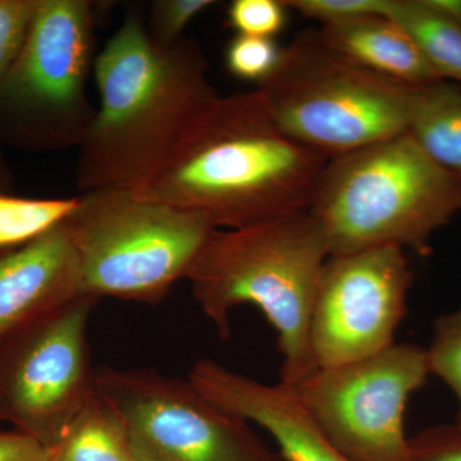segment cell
I'll list each match as a JSON object with an SVG mask.
<instances>
[{"instance_id": "7a4b0ae2", "label": "cell", "mask_w": 461, "mask_h": 461, "mask_svg": "<svg viewBox=\"0 0 461 461\" xmlns=\"http://www.w3.org/2000/svg\"><path fill=\"white\" fill-rule=\"evenodd\" d=\"M208 71L195 39L185 36L172 47H158L147 18L130 12L96 54L99 105L78 147V190L144 186L190 123L220 95Z\"/></svg>"}, {"instance_id": "d4e9b609", "label": "cell", "mask_w": 461, "mask_h": 461, "mask_svg": "<svg viewBox=\"0 0 461 461\" xmlns=\"http://www.w3.org/2000/svg\"><path fill=\"white\" fill-rule=\"evenodd\" d=\"M411 461H461V427L442 424L411 438Z\"/></svg>"}, {"instance_id": "8fae6325", "label": "cell", "mask_w": 461, "mask_h": 461, "mask_svg": "<svg viewBox=\"0 0 461 461\" xmlns=\"http://www.w3.org/2000/svg\"><path fill=\"white\" fill-rule=\"evenodd\" d=\"M411 284L402 249L330 256L312 314L311 344L318 368L357 362L395 344Z\"/></svg>"}, {"instance_id": "9a60e30c", "label": "cell", "mask_w": 461, "mask_h": 461, "mask_svg": "<svg viewBox=\"0 0 461 461\" xmlns=\"http://www.w3.org/2000/svg\"><path fill=\"white\" fill-rule=\"evenodd\" d=\"M408 133L445 171L461 177V86L451 81L417 87Z\"/></svg>"}, {"instance_id": "8992f818", "label": "cell", "mask_w": 461, "mask_h": 461, "mask_svg": "<svg viewBox=\"0 0 461 461\" xmlns=\"http://www.w3.org/2000/svg\"><path fill=\"white\" fill-rule=\"evenodd\" d=\"M66 224L85 295L149 305L187 277L217 230L202 215L121 187L83 194Z\"/></svg>"}, {"instance_id": "cb8c5ba5", "label": "cell", "mask_w": 461, "mask_h": 461, "mask_svg": "<svg viewBox=\"0 0 461 461\" xmlns=\"http://www.w3.org/2000/svg\"><path fill=\"white\" fill-rule=\"evenodd\" d=\"M287 9L318 21L321 26L368 14H388L393 0H282Z\"/></svg>"}, {"instance_id": "52a82bcc", "label": "cell", "mask_w": 461, "mask_h": 461, "mask_svg": "<svg viewBox=\"0 0 461 461\" xmlns=\"http://www.w3.org/2000/svg\"><path fill=\"white\" fill-rule=\"evenodd\" d=\"M95 59L93 3L41 0L23 50L0 81L3 147L78 149L95 115L86 91Z\"/></svg>"}, {"instance_id": "83f0119b", "label": "cell", "mask_w": 461, "mask_h": 461, "mask_svg": "<svg viewBox=\"0 0 461 461\" xmlns=\"http://www.w3.org/2000/svg\"><path fill=\"white\" fill-rule=\"evenodd\" d=\"M2 147V142H0V193L12 194V191H14V175H12L11 168L5 162Z\"/></svg>"}, {"instance_id": "484cf974", "label": "cell", "mask_w": 461, "mask_h": 461, "mask_svg": "<svg viewBox=\"0 0 461 461\" xmlns=\"http://www.w3.org/2000/svg\"><path fill=\"white\" fill-rule=\"evenodd\" d=\"M0 461H48V450L20 430L0 429Z\"/></svg>"}, {"instance_id": "7402d4cb", "label": "cell", "mask_w": 461, "mask_h": 461, "mask_svg": "<svg viewBox=\"0 0 461 461\" xmlns=\"http://www.w3.org/2000/svg\"><path fill=\"white\" fill-rule=\"evenodd\" d=\"M41 0H0V81L23 50Z\"/></svg>"}, {"instance_id": "277c9868", "label": "cell", "mask_w": 461, "mask_h": 461, "mask_svg": "<svg viewBox=\"0 0 461 461\" xmlns=\"http://www.w3.org/2000/svg\"><path fill=\"white\" fill-rule=\"evenodd\" d=\"M308 212L330 256L384 247L427 256L433 235L461 212V177L405 132L330 159Z\"/></svg>"}, {"instance_id": "7c38bea8", "label": "cell", "mask_w": 461, "mask_h": 461, "mask_svg": "<svg viewBox=\"0 0 461 461\" xmlns=\"http://www.w3.org/2000/svg\"><path fill=\"white\" fill-rule=\"evenodd\" d=\"M187 379L218 408L266 429L284 461H351L324 435L295 387L263 384L212 359L194 363Z\"/></svg>"}, {"instance_id": "6da1fadb", "label": "cell", "mask_w": 461, "mask_h": 461, "mask_svg": "<svg viewBox=\"0 0 461 461\" xmlns=\"http://www.w3.org/2000/svg\"><path fill=\"white\" fill-rule=\"evenodd\" d=\"M329 160L285 132L257 90L218 95L135 193L245 229L309 211Z\"/></svg>"}, {"instance_id": "44dd1931", "label": "cell", "mask_w": 461, "mask_h": 461, "mask_svg": "<svg viewBox=\"0 0 461 461\" xmlns=\"http://www.w3.org/2000/svg\"><path fill=\"white\" fill-rule=\"evenodd\" d=\"M212 5L213 0H156L147 18L149 36L158 47H172L186 36L191 21Z\"/></svg>"}, {"instance_id": "ffe728a7", "label": "cell", "mask_w": 461, "mask_h": 461, "mask_svg": "<svg viewBox=\"0 0 461 461\" xmlns=\"http://www.w3.org/2000/svg\"><path fill=\"white\" fill-rule=\"evenodd\" d=\"M282 47L275 39L236 33L227 45L224 62L233 77L258 85L272 75L280 60Z\"/></svg>"}, {"instance_id": "3957f363", "label": "cell", "mask_w": 461, "mask_h": 461, "mask_svg": "<svg viewBox=\"0 0 461 461\" xmlns=\"http://www.w3.org/2000/svg\"><path fill=\"white\" fill-rule=\"evenodd\" d=\"M330 249L308 211L238 230H217L191 267L194 299L221 338L230 314L259 308L277 333L281 382L296 387L317 372L311 344L312 314Z\"/></svg>"}, {"instance_id": "ba28073f", "label": "cell", "mask_w": 461, "mask_h": 461, "mask_svg": "<svg viewBox=\"0 0 461 461\" xmlns=\"http://www.w3.org/2000/svg\"><path fill=\"white\" fill-rule=\"evenodd\" d=\"M94 386L136 461H284L249 421L215 406L189 379L102 366Z\"/></svg>"}, {"instance_id": "9c48e42d", "label": "cell", "mask_w": 461, "mask_h": 461, "mask_svg": "<svg viewBox=\"0 0 461 461\" xmlns=\"http://www.w3.org/2000/svg\"><path fill=\"white\" fill-rule=\"evenodd\" d=\"M98 302L77 297L0 341V421L47 450L95 393L86 330Z\"/></svg>"}, {"instance_id": "5bb4252c", "label": "cell", "mask_w": 461, "mask_h": 461, "mask_svg": "<svg viewBox=\"0 0 461 461\" xmlns=\"http://www.w3.org/2000/svg\"><path fill=\"white\" fill-rule=\"evenodd\" d=\"M318 30L333 50L390 80L411 87L441 81L411 33L386 14H368Z\"/></svg>"}, {"instance_id": "4316f807", "label": "cell", "mask_w": 461, "mask_h": 461, "mask_svg": "<svg viewBox=\"0 0 461 461\" xmlns=\"http://www.w3.org/2000/svg\"><path fill=\"white\" fill-rule=\"evenodd\" d=\"M430 7L461 27V0H427Z\"/></svg>"}, {"instance_id": "30bf717a", "label": "cell", "mask_w": 461, "mask_h": 461, "mask_svg": "<svg viewBox=\"0 0 461 461\" xmlns=\"http://www.w3.org/2000/svg\"><path fill=\"white\" fill-rule=\"evenodd\" d=\"M429 375L426 348L395 342L366 359L318 368L295 388L348 460L411 461L406 405Z\"/></svg>"}, {"instance_id": "4fadbf2b", "label": "cell", "mask_w": 461, "mask_h": 461, "mask_svg": "<svg viewBox=\"0 0 461 461\" xmlns=\"http://www.w3.org/2000/svg\"><path fill=\"white\" fill-rule=\"evenodd\" d=\"M83 295L66 221L25 245L0 251V341Z\"/></svg>"}, {"instance_id": "5b68a950", "label": "cell", "mask_w": 461, "mask_h": 461, "mask_svg": "<svg viewBox=\"0 0 461 461\" xmlns=\"http://www.w3.org/2000/svg\"><path fill=\"white\" fill-rule=\"evenodd\" d=\"M415 89L333 50L318 29L282 47L257 86L278 126L329 159L408 132Z\"/></svg>"}, {"instance_id": "603a6c76", "label": "cell", "mask_w": 461, "mask_h": 461, "mask_svg": "<svg viewBox=\"0 0 461 461\" xmlns=\"http://www.w3.org/2000/svg\"><path fill=\"white\" fill-rule=\"evenodd\" d=\"M227 18L239 35L275 39L286 26L287 7L282 0H235Z\"/></svg>"}, {"instance_id": "e0dca14e", "label": "cell", "mask_w": 461, "mask_h": 461, "mask_svg": "<svg viewBox=\"0 0 461 461\" xmlns=\"http://www.w3.org/2000/svg\"><path fill=\"white\" fill-rule=\"evenodd\" d=\"M387 16L405 27L441 80L461 86V27L427 0H393Z\"/></svg>"}, {"instance_id": "ac0fdd59", "label": "cell", "mask_w": 461, "mask_h": 461, "mask_svg": "<svg viewBox=\"0 0 461 461\" xmlns=\"http://www.w3.org/2000/svg\"><path fill=\"white\" fill-rule=\"evenodd\" d=\"M80 196L27 199L0 193V250L21 247L41 238L69 217Z\"/></svg>"}, {"instance_id": "2e32d148", "label": "cell", "mask_w": 461, "mask_h": 461, "mask_svg": "<svg viewBox=\"0 0 461 461\" xmlns=\"http://www.w3.org/2000/svg\"><path fill=\"white\" fill-rule=\"evenodd\" d=\"M48 461H136L122 427L94 393L53 447Z\"/></svg>"}, {"instance_id": "d6986e66", "label": "cell", "mask_w": 461, "mask_h": 461, "mask_svg": "<svg viewBox=\"0 0 461 461\" xmlns=\"http://www.w3.org/2000/svg\"><path fill=\"white\" fill-rule=\"evenodd\" d=\"M426 351L430 375L442 379L456 397L454 423L461 427V306L435 321L432 339Z\"/></svg>"}]
</instances>
